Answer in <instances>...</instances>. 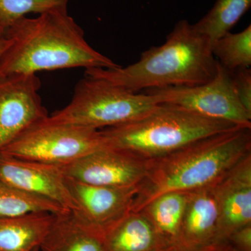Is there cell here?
I'll return each mask as SVG.
<instances>
[{"label": "cell", "instance_id": "cell-1", "mask_svg": "<svg viewBox=\"0 0 251 251\" xmlns=\"http://www.w3.org/2000/svg\"><path fill=\"white\" fill-rule=\"evenodd\" d=\"M4 34L10 45L0 57V77L71 68L120 67L87 42L83 29L67 9L52 10L33 18L24 16Z\"/></svg>", "mask_w": 251, "mask_h": 251}, {"label": "cell", "instance_id": "cell-2", "mask_svg": "<svg viewBox=\"0 0 251 251\" xmlns=\"http://www.w3.org/2000/svg\"><path fill=\"white\" fill-rule=\"evenodd\" d=\"M250 153L251 128L239 126L148 160L146 176L138 187L131 211L141 210L166 193L214 186Z\"/></svg>", "mask_w": 251, "mask_h": 251}, {"label": "cell", "instance_id": "cell-3", "mask_svg": "<svg viewBox=\"0 0 251 251\" xmlns=\"http://www.w3.org/2000/svg\"><path fill=\"white\" fill-rule=\"evenodd\" d=\"M218 64L209 41L182 20L164 44L145 50L138 62L115 69H86L85 75L137 92L144 89L202 85L215 76Z\"/></svg>", "mask_w": 251, "mask_h": 251}, {"label": "cell", "instance_id": "cell-4", "mask_svg": "<svg viewBox=\"0 0 251 251\" xmlns=\"http://www.w3.org/2000/svg\"><path fill=\"white\" fill-rule=\"evenodd\" d=\"M237 127L230 122L201 116L179 105L160 103L138 120L100 131L107 146L148 161Z\"/></svg>", "mask_w": 251, "mask_h": 251}, {"label": "cell", "instance_id": "cell-5", "mask_svg": "<svg viewBox=\"0 0 251 251\" xmlns=\"http://www.w3.org/2000/svg\"><path fill=\"white\" fill-rule=\"evenodd\" d=\"M160 103L156 94H138L104 79L85 75L75 86L70 103L49 118L101 130L138 120Z\"/></svg>", "mask_w": 251, "mask_h": 251}, {"label": "cell", "instance_id": "cell-6", "mask_svg": "<svg viewBox=\"0 0 251 251\" xmlns=\"http://www.w3.org/2000/svg\"><path fill=\"white\" fill-rule=\"evenodd\" d=\"M106 147L100 130L54 122L49 116L31 126L0 152L64 166Z\"/></svg>", "mask_w": 251, "mask_h": 251}, {"label": "cell", "instance_id": "cell-7", "mask_svg": "<svg viewBox=\"0 0 251 251\" xmlns=\"http://www.w3.org/2000/svg\"><path fill=\"white\" fill-rule=\"evenodd\" d=\"M148 92L159 96L161 103L175 104L201 116L251 128V115L238 99L232 72L219 63L215 76L206 83L152 89Z\"/></svg>", "mask_w": 251, "mask_h": 251}, {"label": "cell", "instance_id": "cell-8", "mask_svg": "<svg viewBox=\"0 0 251 251\" xmlns=\"http://www.w3.org/2000/svg\"><path fill=\"white\" fill-rule=\"evenodd\" d=\"M36 74L0 77V151L36 122L49 116Z\"/></svg>", "mask_w": 251, "mask_h": 251}, {"label": "cell", "instance_id": "cell-9", "mask_svg": "<svg viewBox=\"0 0 251 251\" xmlns=\"http://www.w3.org/2000/svg\"><path fill=\"white\" fill-rule=\"evenodd\" d=\"M67 177L112 188L138 187L146 176L148 161L128 151L106 147L62 166Z\"/></svg>", "mask_w": 251, "mask_h": 251}, {"label": "cell", "instance_id": "cell-10", "mask_svg": "<svg viewBox=\"0 0 251 251\" xmlns=\"http://www.w3.org/2000/svg\"><path fill=\"white\" fill-rule=\"evenodd\" d=\"M77 219L103 236L132 209L138 187L112 188L86 184L67 177Z\"/></svg>", "mask_w": 251, "mask_h": 251}, {"label": "cell", "instance_id": "cell-11", "mask_svg": "<svg viewBox=\"0 0 251 251\" xmlns=\"http://www.w3.org/2000/svg\"><path fill=\"white\" fill-rule=\"evenodd\" d=\"M0 181L46 198L70 211L74 202L62 166L23 159L0 152Z\"/></svg>", "mask_w": 251, "mask_h": 251}, {"label": "cell", "instance_id": "cell-12", "mask_svg": "<svg viewBox=\"0 0 251 251\" xmlns=\"http://www.w3.org/2000/svg\"><path fill=\"white\" fill-rule=\"evenodd\" d=\"M219 209L217 239L251 224V153L214 186Z\"/></svg>", "mask_w": 251, "mask_h": 251}, {"label": "cell", "instance_id": "cell-13", "mask_svg": "<svg viewBox=\"0 0 251 251\" xmlns=\"http://www.w3.org/2000/svg\"><path fill=\"white\" fill-rule=\"evenodd\" d=\"M214 186L187 192L179 238L186 249L205 247L217 239L219 209Z\"/></svg>", "mask_w": 251, "mask_h": 251}, {"label": "cell", "instance_id": "cell-14", "mask_svg": "<svg viewBox=\"0 0 251 251\" xmlns=\"http://www.w3.org/2000/svg\"><path fill=\"white\" fill-rule=\"evenodd\" d=\"M39 251H105L103 236L72 211L54 215Z\"/></svg>", "mask_w": 251, "mask_h": 251}, {"label": "cell", "instance_id": "cell-15", "mask_svg": "<svg viewBox=\"0 0 251 251\" xmlns=\"http://www.w3.org/2000/svg\"><path fill=\"white\" fill-rule=\"evenodd\" d=\"M105 251H157L163 243L141 211H130L103 236Z\"/></svg>", "mask_w": 251, "mask_h": 251}, {"label": "cell", "instance_id": "cell-16", "mask_svg": "<svg viewBox=\"0 0 251 251\" xmlns=\"http://www.w3.org/2000/svg\"><path fill=\"white\" fill-rule=\"evenodd\" d=\"M54 216L46 212L0 216V251H34L40 246Z\"/></svg>", "mask_w": 251, "mask_h": 251}, {"label": "cell", "instance_id": "cell-17", "mask_svg": "<svg viewBox=\"0 0 251 251\" xmlns=\"http://www.w3.org/2000/svg\"><path fill=\"white\" fill-rule=\"evenodd\" d=\"M186 198L187 192L166 193L140 210L152 225L163 245L165 242L179 243Z\"/></svg>", "mask_w": 251, "mask_h": 251}, {"label": "cell", "instance_id": "cell-18", "mask_svg": "<svg viewBox=\"0 0 251 251\" xmlns=\"http://www.w3.org/2000/svg\"><path fill=\"white\" fill-rule=\"evenodd\" d=\"M251 6V0H217L207 14L192 25L193 28L212 46L230 31Z\"/></svg>", "mask_w": 251, "mask_h": 251}, {"label": "cell", "instance_id": "cell-19", "mask_svg": "<svg viewBox=\"0 0 251 251\" xmlns=\"http://www.w3.org/2000/svg\"><path fill=\"white\" fill-rule=\"evenodd\" d=\"M69 211L53 201L0 181V216L16 217L41 212L59 215Z\"/></svg>", "mask_w": 251, "mask_h": 251}, {"label": "cell", "instance_id": "cell-20", "mask_svg": "<svg viewBox=\"0 0 251 251\" xmlns=\"http://www.w3.org/2000/svg\"><path fill=\"white\" fill-rule=\"evenodd\" d=\"M211 52L222 67L233 72L251 65V26L239 33H227L211 46Z\"/></svg>", "mask_w": 251, "mask_h": 251}, {"label": "cell", "instance_id": "cell-21", "mask_svg": "<svg viewBox=\"0 0 251 251\" xmlns=\"http://www.w3.org/2000/svg\"><path fill=\"white\" fill-rule=\"evenodd\" d=\"M70 0H0V30L5 32L14 22L28 14H41L67 9Z\"/></svg>", "mask_w": 251, "mask_h": 251}, {"label": "cell", "instance_id": "cell-22", "mask_svg": "<svg viewBox=\"0 0 251 251\" xmlns=\"http://www.w3.org/2000/svg\"><path fill=\"white\" fill-rule=\"evenodd\" d=\"M236 94L244 108L251 115V71L240 69L232 72Z\"/></svg>", "mask_w": 251, "mask_h": 251}, {"label": "cell", "instance_id": "cell-23", "mask_svg": "<svg viewBox=\"0 0 251 251\" xmlns=\"http://www.w3.org/2000/svg\"><path fill=\"white\" fill-rule=\"evenodd\" d=\"M231 239L242 249L250 251L251 248V224L236 229L230 235Z\"/></svg>", "mask_w": 251, "mask_h": 251}, {"label": "cell", "instance_id": "cell-24", "mask_svg": "<svg viewBox=\"0 0 251 251\" xmlns=\"http://www.w3.org/2000/svg\"><path fill=\"white\" fill-rule=\"evenodd\" d=\"M10 45V40L6 37L4 32L0 30V57Z\"/></svg>", "mask_w": 251, "mask_h": 251}, {"label": "cell", "instance_id": "cell-25", "mask_svg": "<svg viewBox=\"0 0 251 251\" xmlns=\"http://www.w3.org/2000/svg\"><path fill=\"white\" fill-rule=\"evenodd\" d=\"M205 251H232L231 249L227 248L214 247V248H204Z\"/></svg>", "mask_w": 251, "mask_h": 251}, {"label": "cell", "instance_id": "cell-26", "mask_svg": "<svg viewBox=\"0 0 251 251\" xmlns=\"http://www.w3.org/2000/svg\"><path fill=\"white\" fill-rule=\"evenodd\" d=\"M34 251H39V248H37V249H36L35 250H34Z\"/></svg>", "mask_w": 251, "mask_h": 251}]
</instances>
